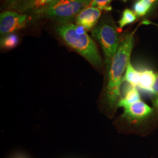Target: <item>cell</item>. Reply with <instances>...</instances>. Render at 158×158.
Returning <instances> with one entry per match:
<instances>
[{"mask_svg":"<svg viewBox=\"0 0 158 158\" xmlns=\"http://www.w3.org/2000/svg\"><path fill=\"white\" fill-rule=\"evenodd\" d=\"M102 10L93 6H88L82 10L76 18V24L86 31H92L96 27L101 17Z\"/></svg>","mask_w":158,"mask_h":158,"instance_id":"cell-6","label":"cell"},{"mask_svg":"<svg viewBox=\"0 0 158 158\" xmlns=\"http://www.w3.org/2000/svg\"><path fill=\"white\" fill-rule=\"evenodd\" d=\"M151 8V6L148 5L143 0H138L134 6V12L136 16L143 17L147 14Z\"/></svg>","mask_w":158,"mask_h":158,"instance_id":"cell-14","label":"cell"},{"mask_svg":"<svg viewBox=\"0 0 158 158\" xmlns=\"http://www.w3.org/2000/svg\"><path fill=\"white\" fill-rule=\"evenodd\" d=\"M19 42V38L16 34H7L1 39V48L6 51L11 50L17 47Z\"/></svg>","mask_w":158,"mask_h":158,"instance_id":"cell-12","label":"cell"},{"mask_svg":"<svg viewBox=\"0 0 158 158\" xmlns=\"http://www.w3.org/2000/svg\"><path fill=\"white\" fill-rule=\"evenodd\" d=\"M134 32L125 35L119 42L118 49L113 57L108 70V83L106 87V100L113 108L117 104L120 94V87L123 81V74L130 61L134 45Z\"/></svg>","mask_w":158,"mask_h":158,"instance_id":"cell-1","label":"cell"},{"mask_svg":"<svg viewBox=\"0 0 158 158\" xmlns=\"http://www.w3.org/2000/svg\"><path fill=\"white\" fill-rule=\"evenodd\" d=\"M28 15L18 12L8 11L0 15V32L1 35L12 34L23 28L28 21Z\"/></svg>","mask_w":158,"mask_h":158,"instance_id":"cell-5","label":"cell"},{"mask_svg":"<svg viewBox=\"0 0 158 158\" xmlns=\"http://www.w3.org/2000/svg\"><path fill=\"white\" fill-rule=\"evenodd\" d=\"M60 1V0H53V1H52V2H51V4H50L49 6H52V5H53V4H56V2H58V1ZM48 6H46V7H48Z\"/></svg>","mask_w":158,"mask_h":158,"instance_id":"cell-19","label":"cell"},{"mask_svg":"<svg viewBox=\"0 0 158 158\" xmlns=\"http://www.w3.org/2000/svg\"><path fill=\"white\" fill-rule=\"evenodd\" d=\"M157 26H158V25H157Z\"/></svg>","mask_w":158,"mask_h":158,"instance_id":"cell-23","label":"cell"},{"mask_svg":"<svg viewBox=\"0 0 158 158\" xmlns=\"http://www.w3.org/2000/svg\"><path fill=\"white\" fill-rule=\"evenodd\" d=\"M56 31L63 41L96 68L102 66V59L95 42L85 29L76 24L60 23Z\"/></svg>","mask_w":158,"mask_h":158,"instance_id":"cell-2","label":"cell"},{"mask_svg":"<svg viewBox=\"0 0 158 158\" xmlns=\"http://www.w3.org/2000/svg\"><path fill=\"white\" fill-rule=\"evenodd\" d=\"M22 0H7V4L10 8L15 6L18 2L21 1Z\"/></svg>","mask_w":158,"mask_h":158,"instance_id":"cell-17","label":"cell"},{"mask_svg":"<svg viewBox=\"0 0 158 158\" xmlns=\"http://www.w3.org/2000/svg\"><path fill=\"white\" fill-rule=\"evenodd\" d=\"M14 158H27L25 156L23 155H17Z\"/></svg>","mask_w":158,"mask_h":158,"instance_id":"cell-20","label":"cell"},{"mask_svg":"<svg viewBox=\"0 0 158 158\" xmlns=\"http://www.w3.org/2000/svg\"><path fill=\"white\" fill-rule=\"evenodd\" d=\"M153 94L158 97V72L156 73V79L153 87Z\"/></svg>","mask_w":158,"mask_h":158,"instance_id":"cell-16","label":"cell"},{"mask_svg":"<svg viewBox=\"0 0 158 158\" xmlns=\"http://www.w3.org/2000/svg\"><path fill=\"white\" fill-rule=\"evenodd\" d=\"M139 100H141V97L136 87L130 85L126 89L123 98L119 100L117 106L125 108Z\"/></svg>","mask_w":158,"mask_h":158,"instance_id":"cell-10","label":"cell"},{"mask_svg":"<svg viewBox=\"0 0 158 158\" xmlns=\"http://www.w3.org/2000/svg\"><path fill=\"white\" fill-rule=\"evenodd\" d=\"M112 0H92L89 6H93L99 8L101 10L110 11L112 10L110 5Z\"/></svg>","mask_w":158,"mask_h":158,"instance_id":"cell-15","label":"cell"},{"mask_svg":"<svg viewBox=\"0 0 158 158\" xmlns=\"http://www.w3.org/2000/svg\"><path fill=\"white\" fill-rule=\"evenodd\" d=\"M145 3H147L148 5L152 6L153 4L156 1V0H143Z\"/></svg>","mask_w":158,"mask_h":158,"instance_id":"cell-18","label":"cell"},{"mask_svg":"<svg viewBox=\"0 0 158 158\" xmlns=\"http://www.w3.org/2000/svg\"><path fill=\"white\" fill-rule=\"evenodd\" d=\"M124 108L123 116L131 121L143 119L153 113L152 108L141 101V100Z\"/></svg>","mask_w":158,"mask_h":158,"instance_id":"cell-7","label":"cell"},{"mask_svg":"<svg viewBox=\"0 0 158 158\" xmlns=\"http://www.w3.org/2000/svg\"><path fill=\"white\" fill-rule=\"evenodd\" d=\"M154 104H155V106H156V107L157 108V109L158 110V98L154 102Z\"/></svg>","mask_w":158,"mask_h":158,"instance_id":"cell-21","label":"cell"},{"mask_svg":"<svg viewBox=\"0 0 158 158\" xmlns=\"http://www.w3.org/2000/svg\"><path fill=\"white\" fill-rule=\"evenodd\" d=\"M92 0H60L34 14L35 17L47 18L60 23H69L90 6Z\"/></svg>","mask_w":158,"mask_h":158,"instance_id":"cell-3","label":"cell"},{"mask_svg":"<svg viewBox=\"0 0 158 158\" xmlns=\"http://www.w3.org/2000/svg\"><path fill=\"white\" fill-rule=\"evenodd\" d=\"M136 19L135 12L130 9H125L122 15L121 19L118 21L119 32H121L123 28L127 25L134 23Z\"/></svg>","mask_w":158,"mask_h":158,"instance_id":"cell-13","label":"cell"},{"mask_svg":"<svg viewBox=\"0 0 158 158\" xmlns=\"http://www.w3.org/2000/svg\"><path fill=\"white\" fill-rule=\"evenodd\" d=\"M156 79V74L152 70L143 69L140 71V80L138 87L147 93H153V87Z\"/></svg>","mask_w":158,"mask_h":158,"instance_id":"cell-9","label":"cell"},{"mask_svg":"<svg viewBox=\"0 0 158 158\" xmlns=\"http://www.w3.org/2000/svg\"><path fill=\"white\" fill-rule=\"evenodd\" d=\"M140 80V71L137 70L129 62L126 69L123 81L127 82L130 85L136 87L138 85Z\"/></svg>","mask_w":158,"mask_h":158,"instance_id":"cell-11","label":"cell"},{"mask_svg":"<svg viewBox=\"0 0 158 158\" xmlns=\"http://www.w3.org/2000/svg\"><path fill=\"white\" fill-rule=\"evenodd\" d=\"M122 1H123L124 2H127V0H122Z\"/></svg>","mask_w":158,"mask_h":158,"instance_id":"cell-22","label":"cell"},{"mask_svg":"<svg viewBox=\"0 0 158 158\" xmlns=\"http://www.w3.org/2000/svg\"><path fill=\"white\" fill-rule=\"evenodd\" d=\"M118 28L110 19L104 18L92 30V36L99 43L103 51L107 70L118 49L119 36Z\"/></svg>","mask_w":158,"mask_h":158,"instance_id":"cell-4","label":"cell"},{"mask_svg":"<svg viewBox=\"0 0 158 158\" xmlns=\"http://www.w3.org/2000/svg\"><path fill=\"white\" fill-rule=\"evenodd\" d=\"M53 0H22L11 7L15 11L21 13H30L34 14L35 12L49 6Z\"/></svg>","mask_w":158,"mask_h":158,"instance_id":"cell-8","label":"cell"}]
</instances>
